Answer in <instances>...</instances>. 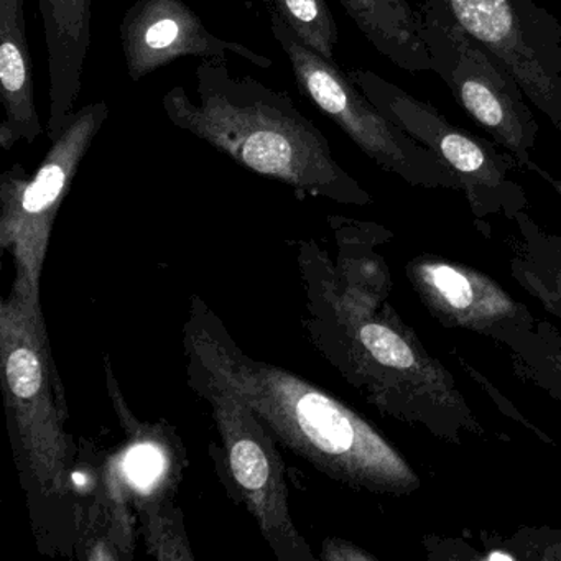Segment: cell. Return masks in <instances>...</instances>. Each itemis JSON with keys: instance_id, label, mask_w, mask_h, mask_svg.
I'll list each match as a JSON object with an SVG mask.
<instances>
[{"instance_id": "12", "label": "cell", "mask_w": 561, "mask_h": 561, "mask_svg": "<svg viewBox=\"0 0 561 561\" xmlns=\"http://www.w3.org/2000/svg\"><path fill=\"white\" fill-rule=\"evenodd\" d=\"M364 37L402 70L433 71L422 19L409 0H340Z\"/></svg>"}, {"instance_id": "16", "label": "cell", "mask_w": 561, "mask_h": 561, "mask_svg": "<svg viewBox=\"0 0 561 561\" xmlns=\"http://www.w3.org/2000/svg\"><path fill=\"white\" fill-rule=\"evenodd\" d=\"M127 469H129L130 476H133L136 481H152L160 469L159 455H157L152 448L139 446V448L134 449L133 455H130L129 461H127Z\"/></svg>"}, {"instance_id": "15", "label": "cell", "mask_w": 561, "mask_h": 561, "mask_svg": "<svg viewBox=\"0 0 561 561\" xmlns=\"http://www.w3.org/2000/svg\"><path fill=\"white\" fill-rule=\"evenodd\" d=\"M432 287L445 298L449 307L466 310L472 304L474 291L465 275L448 265H432L428 268Z\"/></svg>"}, {"instance_id": "9", "label": "cell", "mask_w": 561, "mask_h": 561, "mask_svg": "<svg viewBox=\"0 0 561 561\" xmlns=\"http://www.w3.org/2000/svg\"><path fill=\"white\" fill-rule=\"evenodd\" d=\"M346 73L387 119L435 153L472 198L507 185L514 157L499 152L484 137L459 129L432 104L416 100L373 71L351 68Z\"/></svg>"}, {"instance_id": "6", "label": "cell", "mask_w": 561, "mask_h": 561, "mask_svg": "<svg viewBox=\"0 0 561 561\" xmlns=\"http://www.w3.org/2000/svg\"><path fill=\"white\" fill-rule=\"evenodd\" d=\"M433 71L443 78L459 106L518 165L543 173L530 152L537 146L538 123L524 91L504 65L458 24L430 9L420 12Z\"/></svg>"}, {"instance_id": "5", "label": "cell", "mask_w": 561, "mask_h": 561, "mask_svg": "<svg viewBox=\"0 0 561 561\" xmlns=\"http://www.w3.org/2000/svg\"><path fill=\"white\" fill-rule=\"evenodd\" d=\"M298 91L330 117L370 160L413 185L458 186V176L422 144L387 119L334 61L308 48L287 22L265 9Z\"/></svg>"}, {"instance_id": "10", "label": "cell", "mask_w": 561, "mask_h": 561, "mask_svg": "<svg viewBox=\"0 0 561 561\" xmlns=\"http://www.w3.org/2000/svg\"><path fill=\"white\" fill-rule=\"evenodd\" d=\"M119 38L134 83L185 57L222 64L239 57L264 70L274 67L272 58L209 32L183 0H137L121 21Z\"/></svg>"}, {"instance_id": "11", "label": "cell", "mask_w": 561, "mask_h": 561, "mask_svg": "<svg viewBox=\"0 0 561 561\" xmlns=\"http://www.w3.org/2000/svg\"><path fill=\"white\" fill-rule=\"evenodd\" d=\"M0 147L12 150L21 140L32 146L44 134L34 100L25 0H0Z\"/></svg>"}, {"instance_id": "17", "label": "cell", "mask_w": 561, "mask_h": 561, "mask_svg": "<svg viewBox=\"0 0 561 561\" xmlns=\"http://www.w3.org/2000/svg\"><path fill=\"white\" fill-rule=\"evenodd\" d=\"M491 558H492V560H497V558H511V557H508V554L495 553V554H491Z\"/></svg>"}, {"instance_id": "1", "label": "cell", "mask_w": 561, "mask_h": 561, "mask_svg": "<svg viewBox=\"0 0 561 561\" xmlns=\"http://www.w3.org/2000/svg\"><path fill=\"white\" fill-rule=\"evenodd\" d=\"M195 77L196 101L182 87L163 94L162 107L173 126L304 195L340 203L369 199L287 93L251 77H234L222 61L202 60Z\"/></svg>"}, {"instance_id": "4", "label": "cell", "mask_w": 561, "mask_h": 561, "mask_svg": "<svg viewBox=\"0 0 561 561\" xmlns=\"http://www.w3.org/2000/svg\"><path fill=\"white\" fill-rule=\"evenodd\" d=\"M110 117L104 101L75 111L34 176L21 163L0 179V245L15 259L14 287L41 304L45 252L61 203L88 150Z\"/></svg>"}, {"instance_id": "3", "label": "cell", "mask_w": 561, "mask_h": 561, "mask_svg": "<svg viewBox=\"0 0 561 561\" xmlns=\"http://www.w3.org/2000/svg\"><path fill=\"white\" fill-rule=\"evenodd\" d=\"M0 353L5 396L28 471L45 495H64L70 472L67 400L42 305L15 287L0 307Z\"/></svg>"}, {"instance_id": "7", "label": "cell", "mask_w": 561, "mask_h": 561, "mask_svg": "<svg viewBox=\"0 0 561 561\" xmlns=\"http://www.w3.org/2000/svg\"><path fill=\"white\" fill-rule=\"evenodd\" d=\"M455 24L494 55L561 130V27L530 0H443Z\"/></svg>"}, {"instance_id": "2", "label": "cell", "mask_w": 561, "mask_h": 561, "mask_svg": "<svg viewBox=\"0 0 561 561\" xmlns=\"http://www.w3.org/2000/svg\"><path fill=\"white\" fill-rule=\"evenodd\" d=\"M199 369L239 397L287 448L321 471L359 484H386L403 462L389 445L343 403L307 380L242 354L205 327L190 334Z\"/></svg>"}, {"instance_id": "14", "label": "cell", "mask_w": 561, "mask_h": 561, "mask_svg": "<svg viewBox=\"0 0 561 561\" xmlns=\"http://www.w3.org/2000/svg\"><path fill=\"white\" fill-rule=\"evenodd\" d=\"M359 341L369 351L370 356L382 366L399 370L415 366L416 359L412 347L389 327L379 323L364 324L359 330Z\"/></svg>"}, {"instance_id": "13", "label": "cell", "mask_w": 561, "mask_h": 561, "mask_svg": "<svg viewBox=\"0 0 561 561\" xmlns=\"http://www.w3.org/2000/svg\"><path fill=\"white\" fill-rule=\"evenodd\" d=\"M265 9H274L288 27L311 50L334 61V47L340 41L336 21L327 0H261Z\"/></svg>"}, {"instance_id": "8", "label": "cell", "mask_w": 561, "mask_h": 561, "mask_svg": "<svg viewBox=\"0 0 561 561\" xmlns=\"http://www.w3.org/2000/svg\"><path fill=\"white\" fill-rule=\"evenodd\" d=\"M203 393L211 402L225 439L229 468L262 534L280 558L308 560L310 550L295 528L288 505L284 466L271 432L231 390L202 369Z\"/></svg>"}]
</instances>
